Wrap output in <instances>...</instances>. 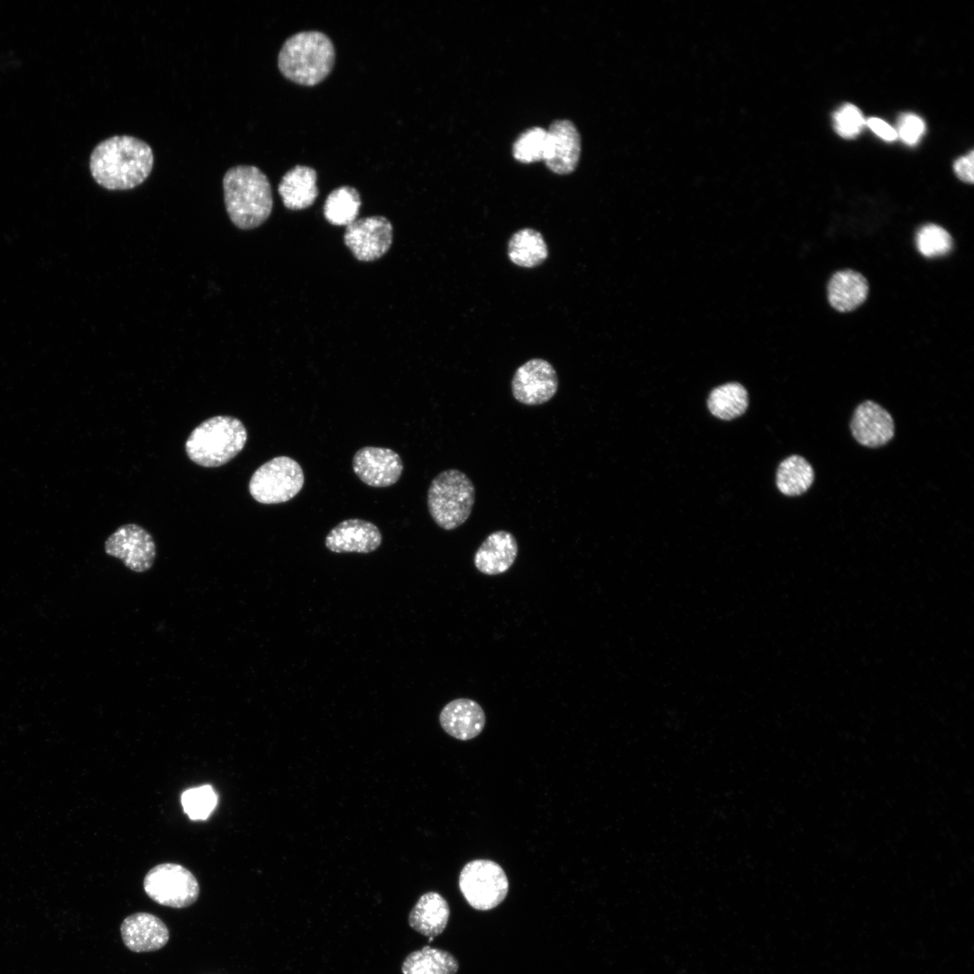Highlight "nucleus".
I'll return each instance as SVG.
<instances>
[{
    "instance_id": "obj_1",
    "label": "nucleus",
    "mask_w": 974,
    "mask_h": 974,
    "mask_svg": "<svg viewBox=\"0 0 974 974\" xmlns=\"http://www.w3.org/2000/svg\"><path fill=\"white\" fill-rule=\"evenodd\" d=\"M153 166L150 145L130 135H115L98 143L90 155L95 180L110 190H125L142 184Z\"/></svg>"
},
{
    "instance_id": "obj_2",
    "label": "nucleus",
    "mask_w": 974,
    "mask_h": 974,
    "mask_svg": "<svg viewBox=\"0 0 974 974\" xmlns=\"http://www.w3.org/2000/svg\"><path fill=\"white\" fill-rule=\"evenodd\" d=\"M223 188L227 214L238 228H255L270 216L273 207L271 187L259 168H230L223 178Z\"/></svg>"
},
{
    "instance_id": "obj_3",
    "label": "nucleus",
    "mask_w": 974,
    "mask_h": 974,
    "mask_svg": "<svg viewBox=\"0 0 974 974\" xmlns=\"http://www.w3.org/2000/svg\"><path fill=\"white\" fill-rule=\"evenodd\" d=\"M335 60L331 39L318 31H306L284 41L278 55V67L287 79L302 86H315L330 74Z\"/></svg>"
},
{
    "instance_id": "obj_4",
    "label": "nucleus",
    "mask_w": 974,
    "mask_h": 974,
    "mask_svg": "<svg viewBox=\"0 0 974 974\" xmlns=\"http://www.w3.org/2000/svg\"><path fill=\"white\" fill-rule=\"evenodd\" d=\"M246 440L247 431L241 420L231 416H216L199 424L190 433L185 447L195 464L217 467L236 456Z\"/></svg>"
},
{
    "instance_id": "obj_5",
    "label": "nucleus",
    "mask_w": 974,
    "mask_h": 974,
    "mask_svg": "<svg viewBox=\"0 0 974 974\" xmlns=\"http://www.w3.org/2000/svg\"><path fill=\"white\" fill-rule=\"evenodd\" d=\"M475 501V488L464 472L447 469L439 473L427 490V508L435 523L453 530L470 517Z\"/></svg>"
},
{
    "instance_id": "obj_6",
    "label": "nucleus",
    "mask_w": 974,
    "mask_h": 974,
    "mask_svg": "<svg viewBox=\"0 0 974 974\" xmlns=\"http://www.w3.org/2000/svg\"><path fill=\"white\" fill-rule=\"evenodd\" d=\"M300 464L291 457H273L261 465L252 475L249 492L262 504H278L294 498L304 485Z\"/></svg>"
},
{
    "instance_id": "obj_7",
    "label": "nucleus",
    "mask_w": 974,
    "mask_h": 974,
    "mask_svg": "<svg viewBox=\"0 0 974 974\" xmlns=\"http://www.w3.org/2000/svg\"><path fill=\"white\" fill-rule=\"evenodd\" d=\"M459 887L472 907L486 911L496 907L505 899L509 881L498 863L490 859H474L462 869Z\"/></svg>"
},
{
    "instance_id": "obj_8",
    "label": "nucleus",
    "mask_w": 974,
    "mask_h": 974,
    "mask_svg": "<svg viewBox=\"0 0 974 974\" xmlns=\"http://www.w3.org/2000/svg\"><path fill=\"white\" fill-rule=\"evenodd\" d=\"M146 895L157 904L185 908L199 896V884L186 868L176 863H161L148 871L143 879Z\"/></svg>"
},
{
    "instance_id": "obj_9",
    "label": "nucleus",
    "mask_w": 974,
    "mask_h": 974,
    "mask_svg": "<svg viewBox=\"0 0 974 974\" xmlns=\"http://www.w3.org/2000/svg\"><path fill=\"white\" fill-rule=\"evenodd\" d=\"M558 377L554 366L547 360L533 358L515 371L511 380V393L519 403L527 406L542 405L557 392Z\"/></svg>"
},
{
    "instance_id": "obj_10",
    "label": "nucleus",
    "mask_w": 974,
    "mask_h": 974,
    "mask_svg": "<svg viewBox=\"0 0 974 974\" xmlns=\"http://www.w3.org/2000/svg\"><path fill=\"white\" fill-rule=\"evenodd\" d=\"M106 553L123 561L136 573L149 570L155 560L156 545L151 534L136 524L119 527L105 543Z\"/></svg>"
},
{
    "instance_id": "obj_11",
    "label": "nucleus",
    "mask_w": 974,
    "mask_h": 974,
    "mask_svg": "<svg viewBox=\"0 0 974 974\" xmlns=\"http://www.w3.org/2000/svg\"><path fill=\"white\" fill-rule=\"evenodd\" d=\"M393 227L382 216H372L346 226L344 241L354 256L361 262H372L381 258L392 244Z\"/></svg>"
},
{
    "instance_id": "obj_12",
    "label": "nucleus",
    "mask_w": 974,
    "mask_h": 974,
    "mask_svg": "<svg viewBox=\"0 0 974 974\" xmlns=\"http://www.w3.org/2000/svg\"><path fill=\"white\" fill-rule=\"evenodd\" d=\"M353 470L369 486L388 487L400 478L403 463L399 454L390 448L364 446L354 454Z\"/></svg>"
},
{
    "instance_id": "obj_13",
    "label": "nucleus",
    "mask_w": 974,
    "mask_h": 974,
    "mask_svg": "<svg viewBox=\"0 0 974 974\" xmlns=\"http://www.w3.org/2000/svg\"><path fill=\"white\" fill-rule=\"evenodd\" d=\"M850 430L861 446L879 447L893 438L895 423L890 413L883 407L872 400H866L854 410Z\"/></svg>"
},
{
    "instance_id": "obj_14",
    "label": "nucleus",
    "mask_w": 974,
    "mask_h": 974,
    "mask_svg": "<svg viewBox=\"0 0 974 974\" xmlns=\"http://www.w3.org/2000/svg\"><path fill=\"white\" fill-rule=\"evenodd\" d=\"M381 541V533L375 524L361 519H348L328 532L325 545L334 553L368 554L375 551Z\"/></svg>"
},
{
    "instance_id": "obj_15",
    "label": "nucleus",
    "mask_w": 974,
    "mask_h": 974,
    "mask_svg": "<svg viewBox=\"0 0 974 974\" xmlns=\"http://www.w3.org/2000/svg\"><path fill=\"white\" fill-rule=\"evenodd\" d=\"M581 153V139L574 124L568 120L555 121L547 130L545 163L556 174L573 172Z\"/></svg>"
},
{
    "instance_id": "obj_16",
    "label": "nucleus",
    "mask_w": 974,
    "mask_h": 974,
    "mask_svg": "<svg viewBox=\"0 0 974 974\" xmlns=\"http://www.w3.org/2000/svg\"><path fill=\"white\" fill-rule=\"evenodd\" d=\"M125 947L133 952H151L163 948L169 942L170 932L158 916L138 912L128 915L120 926Z\"/></svg>"
},
{
    "instance_id": "obj_17",
    "label": "nucleus",
    "mask_w": 974,
    "mask_h": 974,
    "mask_svg": "<svg viewBox=\"0 0 974 974\" xmlns=\"http://www.w3.org/2000/svg\"><path fill=\"white\" fill-rule=\"evenodd\" d=\"M485 714L481 705L468 698L449 702L439 714L443 730L450 736L469 740L478 736L485 725Z\"/></svg>"
},
{
    "instance_id": "obj_18",
    "label": "nucleus",
    "mask_w": 974,
    "mask_h": 974,
    "mask_svg": "<svg viewBox=\"0 0 974 974\" xmlns=\"http://www.w3.org/2000/svg\"><path fill=\"white\" fill-rule=\"evenodd\" d=\"M516 538L509 531L497 530L487 536L474 554L473 563L481 573L501 574L513 565L518 555Z\"/></svg>"
},
{
    "instance_id": "obj_19",
    "label": "nucleus",
    "mask_w": 974,
    "mask_h": 974,
    "mask_svg": "<svg viewBox=\"0 0 974 974\" xmlns=\"http://www.w3.org/2000/svg\"><path fill=\"white\" fill-rule=\"evenodd\" d=\"M317 171L308 166L296 165L282 177L278 191L284 206L291 210L310 207L318 196Z\"/></svg>"
},
{
    "instance_id": "obj_20",
    "label": "nucleus",
    "mask_w": 974,
    "mask_h": 974,
    "mask_svg": "<svg viewBox=\"0 0 974 974\" xmlns=\"http://www.w3.org/2000/svg\"><path fill=\"white\" fill-rule=\"evenodd\" d=\"M450 914L447 901L436 892L423 894L409 914V923L420 934L434 937L443 933Z\"/></svg>"
},
{
    "instance_id": "obj_21",
    "label": "nucleus",
    "mask_w": 974,
    "mask_h": 974,
    "mask_svg": "<svg viewBox=\"0 0 974 974\" xmlns=\"http://www.w3.org/2000/svg\"><path fill=\"white\" fill-rule=\"evenodd\" d=\"M868 284L866 278L852 270L834 273L827 286L831 306L840 312L852 311L867 299Z\"/></svg>"
},
{
    "instance_id": "obj_22",
    "label": "nucleus",
    "mask_w": 974,
    "mask_h": 974,
    "mask_svg": "<svg viewBox=\"0 0 974 974\" xmlns=\"http://www.w3.org/2000/svg\"><path fill=\"white\" fill-rule=\"evenodd\" d=\"M511 262L523 268L540 265L548 256L547 244L538 230L526 227L516 231L508 242Z\"/></svg>"
},
{
    "instance_id": "obj_23",
    "label": "nucleus",
    "mask_w": 974,
    "mask_h": 974,
    "mask_svg": "<svg viewBox=\"0 0 974 974\" xmlns=\"http://www.w3.org/2000/svg\"><path fill=\"white\" fill-rule=\"evenodd\" d=\"M457 960L448 951L425 946L410 952L401 965L403 974H456Z\"/></svg>"
},
{
    "instance_id": "obj_24",
    "label": "nucleus",
    "mask_w": 974,
    "mask_h": 974,
    "mask_svg": "<svg viewBox=\"0 0 974 974\" xmlns=\"http://www.w3.org/2000/svg\"><path fill=\"white\" fill-rule=\"evenodd\" d=\"M814 480L812 465L800 455H791L783 460L776 471V482L780 492L786 496H798L805 492Z\"/></svg>"
},
{
    "instance_id": "obj_25",
    "label": "nucleus",
    "mask_w": 974,
    "mask_h": 974,
    "mask_svg": "<svg viewBox=\"0 0 974 974\" xmlns=\"http://www.w3.org/2000/svg\"><path fill=\"white\" fill-rule=\"evenodd\" d=\"M711 413L719 418L730 420L741 416L749 405L746 389L738 382H730L712 390L707 400Z\"/></svg>"
},
{
    "instance_id": "obj_26",
    "label": "nucleus",
    "mask_w": 974,
    "mask_h": 974,
    "mask_svg": "<svg viewBox=\"0 0 974 974\" xmlns=\"http://www.w3.org/2000/svg\"><path fill=\"white\" fill-rule=\"evenodd\" d=\"M361 204L360 194L354 188H336L325 201V218L332 225L347 226L356 220Z\"/></svg>"
},
{
    "instance_id": "obj_27",
    "label": "nucleus",
    "mask_w": 974,
    "mask_h": 974,
    "mask_svg": "<svg viewBox=\"0 0 974 974\" xmlns=\"http://www.w3.org/2000/svg\"><path fill=\"white\" fill-rule=\"evenodd\" d=\"M217 795L210 785H203L184 791L180 801L184 813L190 820H206L217 804Z\"/></svg>"
},
{
    "instance_id": "obj_28",
    "label": "nucleus",
    "mask_w": 974,
    "mask_h": 974,
    "mask_svg": "<svg viewBox=\"0 0 974 974\" xmlns=\"http://www.w3.org/2000/svg\"><path fill=\"white\" fill-rule=\"evenodd\" d=\"M547 148V131L533 127L521 133L513 144L514 158L522 163L544 161Z\"/></svg>"
},
{
    "instance_id": "obj_29",
    "label": "nucleus",
    "mask_w": 974,
    "mask_h": 974,
    "mask_svg": "<svg viewBox=\"0 0 974 974\" xmlns=\"http://www.w3.org/2000/svg\"><path fill=\"white\" fill-rule=\"evenodd\" d=\"M918 251L925 257L933 258L947 254L952 248L950 234L942 226L928 224L922 226L916 234Z\"/></svg>"
},
{
    "instance_id": "obj_30",
    "label": "nucleus",
    "mask_w": 974,
    "mask_h": 974,
    "mask_svg": "<svg viewBox=\"0 0 974 974\" xmlns=\"http://www.w3.org/2000/svg\"><path fill=\"white\" fill-rule=\"evenodd\" d=\"M832 118L836 133L843 138L856 137L866 124L859 109L851 104L841 106Z\"/></svg>"
},
{
    "instance_id": "obj_31",
    "label": "nucleus",
    "mask_w": 974,
    "mask_h": 974,
    "mask_svg": "<svg viewBox=\"0 0 974 974\" xmlns=\"http://www.w3.org/2000/svg\"><path fill=\"white\" fill-rule=\"evenodd\" d=\"M924 130V123L921 117L913 114H904L898 119L896 134L905 143L912 145L918 142Z\"/></svg>"
},
{
    "instance_id": "obj_32",
    "label": "nucleus",
    "mask_w": 974,
    "mask_h": 974,
    "mask_svg": "<svg viewBox=\"0 0 974 974\" xmlns=\"http://www.w3.org/2000/svg\"><path fill=\"white\" fill-rule=\"evenodd\" d=\"M973 151H971L968 155L959 158L954 162V171L962 181L973 182Z\"/></svg>"
},
{
    "instance_id": "obj_33",
    "label": "nucleus",
    "mask_w": 974,
    "mask_h": 974,
    "mask_svg": "<svg viewBox=\"0 0 974 974\" xmlns=\"http://www.w3.org/2000/svg\"><path fill=\"white\" fill-rule=\"evenodd\" d=\"M866 124L879 137L891 142L896 139V130L882 119L872 117L866 121Z\"/></svg>"
}]
</instances>
